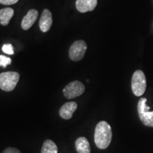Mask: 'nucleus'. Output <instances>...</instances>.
Here are the masks:
<instances>
[{
    "mask_svg": "<svg viewBox=\"0 0 153 153\" xmlns=\"http://www.w3.org/2000/svg\"><path fill=\"white\" fill-rule=\"evenodd\" d=\"M75 148L78 153H91V148L88 140L85 137H79L75 142Z\"/></svg>",
    "mask_w": 153,
    "mask_h": 153,
    "instance_id": "9b49d317",
    "label": "nucleus"
},
{
    "mask_svg": "<svg viewBox=\"0 0 153 153\" xmlns=\"http://www.w3.org/2000/svg\"><path fill=\"white\" fill-rule=\"evenodd\" d=\"M2 153H21V152L18 149L9 147V148H7L5 150H4Z\"/></svg>",
    "mask_w": 153,
    "mask_h": 153,
    "instance_id": "f3484780",
    "label": "nucleus"
},
{
    "mask_svg": "<svg viewBox=\"0 0 153 153\" xmlns=\"http://www.w3.org/2000/svg\"><path fill=\"white\" fill-rule=\"evenodd\" d=\"M57 150L56 144L51 140H47L43 143L41 153H57Z\"/></svg>",
    "mask_w": 153,
    "mask_h": 153,
    "instance_id": "ddd939ff",
    "label": "nucleus"
},
{
    "mask_svg": "<svg viewBox=\"0 0 153 153\" xmlns=\"http://www.w3.org/2000/svg\"><path fill=\"white\" fill-rule=\"evenodd\" d=\"M97 0H76V8L80 13L91 11L96 8Z\"/></svg>",
    "mask_w": 153,
    "mask_h": 153,
    "instance_id": "1a4fd4ad",
    "label": "nucleus"
},
{
    "mask_svg": "<svg viewBox=\"0 0 153 153\" xmlns=\"http://www.w3.org/2000/svg\"><path fill=\"white\" fill-rule=\"evenodd\" d=\"M112 140V131L111 126L105 120L97 123L95 128L94 142L97 147L104 150L109 146Z\"/></svg>",
    "mask_w": 153,
    "mask_h": 153,
    "instance_id": "f257e3e1",
    "label": "nucleus"
},
{
    "mask_svg": "<svg viewBox=\"0 0 153 153\" xmlns=\"http://www.w3.org/2000/svg\"><path fill=\"white\" fill-rule=\"evenodd\" d=\"M38 12L36 9H30L28 11L27 14L23 19L22 22V27L24 30H28L34 24L37 20Z\"/></svg>",
    "mask_w": 153,
    "mask_h": 153,
    "instance_id": "9d476101",
    "label": "nucleus"
},
{
    "mask_svg": "<svg viewBox=\"0 0 153 153\" xmlns=\"http://www.w3.org/2000/svg\"><path fill=\"white\" fill-rule=\"evenodd\" d=\"M20 75L16 72H5L0 74V89L4 91H11L16 87Z\"/></svg>",
    "mask_w": 153,
    "mask_h": 153,
    "instance_id": "7ed1b4c3",
    "label": "nucleus"
},
{
    "mask_svg": "<svg viewBox=\"0 0 153 153\" xmlns=\"http://www.w3.org/2000/svg\"><path fill=\"white\" fill-rule=\"evenodd\" d=\"M150 106L147 105V99L142 97L137 103L139 118L145 126L153 128V111H150Z\"/></svg>",
    "mask_w": 153,
    "mask_h": 153,
    "instance_id": "20e7f679",
    "label": "nucleus"
},
{
    "mask_svg": "<svg viewBox=\"0 0 153 153\" xmlns=\"http://www.w3.org/2000/svg\"><path fill=\"white\" fill-rule=\"evenodd\" d=\"M147 87V80L142 70H137L134 72L131 79V89L134 95L141 97L144 94Z\"/></svg>",
    "mask_w": 153,
    "mask_h": 153,
    "instance_id": "f03ea898",
    "label": "nucleus"
},
{
    "mask_svg": "<svg viewBox=\"0 0 153 153\" xmlns=\"http://www.w3.org/2000/svg\"><path fill=\"white\" fill-rule=\"evenodd\" d=\"M11 63V59L10 57L0 55V67H3L4 68H7V65H9Z\"/></svg>",
    "mask_w": 153,
    "mask_h": 153,
    "instance_id": "4468645a",
    "label": "nucleus"
},
{
    "mask_svg": "<svg viewBox=\"0 0 153 153\" xmlns=\"http://www.w3.org/2000/svg\"><path fill=\"white\" fill-rule=\"evenodd\" d=\"M14 9L10 7L1 9L0 10V24L4 26H7L11 18L14 16Z\"/></svg>",
    "mask_w": 153,
    "mask_h": 153,
    "instance_id": "f8f14e48",
    "label": "nucleus"
},
{
    "mask_svg": "<svg viewBox=\"0 0 153 153\" xmlns=\"http://www.w3.org/2000/svg\"><path fill=\"white\" fill-rule=\"evenodd\" d=\"M85 85L81 82L73 81L65 86L63 89V94L67 99H72L75 97H79L85 92Z\"/></svg>",
    "mask_w": 153,
    "mask_h": 153,
    "instance_id": "423d86ee",
    "label": "nucleus"
},
{
    "mask_svg": "<svg viewBox=\"0 0 153 153\" xmlns=\"http://www.w3.org/2000/svg\"><path fill=\"white\" fill-rule=\"evenodd\" d=\"M87 49V45L82 40L76 41L70 46L69 50V57L74 62L81 60L85 56Z\"/></svg>",
    "mask_w": 153,
    "mask_h": 153,
    "instance_id": "39448f33",
    "label": "nucleus"
},
{
    "mask_svg": "<svg viewBox=\"0 0 153 153\" xmlns=\"http://www.w3.org/2000/svg\"><path fill=\"white\" fill-rule=\"evenodd\" d=\"M76 108H77V104L74 101L65 103L60 108L59 111V114L63 119L69 120L72 117L73 113L75 111Z\"/></svg>",
    "mask_w": 153,
    "mask_h": 153,
    "instance_id": "6e6552de",
    "label": "nucleus"
},
{
    "mask_svg": "<svg viewBox=\"0 0 153 153\" xmlns=\"http://www.w3.org/2000/svg\"><path fill=\"white\" fill-rule=\"evenodd\" d=\"M2 51L4 53H7V54H9V55H13L14 53L12 45L10 43L4 45L2 46Z\"/></svg>",
    "mask_w": 153,
    "mask_h": 153,
    "instance_id": "2eb2a0df",
    "label": "nucleus"
},
{
    "mask_svg": "<svg viewBox=\"0 0 153 153\" xmlns=\"http://www.w3.org/2000/svg\"><path fill=\"white\" fill-rule=\"evenodd\" d=\"M53 24V16L48 9H44L39 20V26L43 33L48 31Z\"/></svg>",
    "mask_w": 153,
    "mask_h": 153,
    "instance_id": "0eeeda50",
    "label": "nucleus"
},
{
    "mask_svg": "<svg viewBox=\"0 0 153 153\" xmlns=\"http://www.w3.org/2000/svg\"><path fill=\"white\" fill-rule=\"evenodd\" d=\"M18 1L19 0H0V4L4 5H12Z\"/></svg>",
    "mask_w": 153,
    "mask_h": 153,
    "instance_id": "dca6fc26",
    "label": "nucleus"
}]
</instances>
